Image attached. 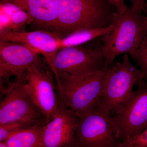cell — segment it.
Wrapping results in <instances>:
<instances>
[{
  "label": "cell",
  "mask_w": 147,
  "mask_h": 147,
  "mask_svg": "<svg viewBox=\"0 0 147 147\" xmlns=\"http://www.w3.org/2000/svg\"><path fill=\"white\" fill-rule=\"evenodd\" d=\"M132 5L137 7L141 11H146L145 5V0H130Z\"/></svg>",
  "instance_id": "cell-21"
},
{
  "label": "cell",
  "mask_w": 147,
  "mask_h": 147,
  "mask_svg": "<svg viewBox=\"0 0 147 147\" xmlns=\"http://www.w3.org/2000/svg\"><path fill=\"white\" fill-rule=\"evenodd\" d=\"M137 85L122 110L112 117L120 143L147 128V81Z\"/></svg>",
  "instance_id": "cell-7"
},
{
  "label": "cell",
  "mask_w": 147,
  "mask_h": 147,
  "mask_svg": "<svg viewBox=\"0 0 147 147\" xmlns=\"http://www.w3.org/2000/svg\"><path fill=\"white\" fill-rule=\"evenodd\" d=\"M36 125L37 124H34L29 123L15 122L0 125V142L5 141L11 134L18 130Z\"/></svg>",
  "instance_id": "cell-18"
},
{
  "label": "cell",
  "mask_w": 147,
  "mask_h": 147,
  "mask_svg": "<svg viewBox=\"0 0 147 147\" xmlns=\"http://www.w3.org/2000/svg\"><path fill=\"white\" fill-rule=\"evenodd\" d=\"M129 55L135 61L140 70L147 78V34L138 49Z\"/></svg>",
  "instance_id": "cell-17"
},
{
  "label": "cell",
  "mask_w": 147,
  "mask_h": 147,
  "mask_svg": "<svg viewBox=\"0 0 147 147\" xmlns=\"http://www.w3.org/2000/svg\"><path fill=\"white\" fill-rule=\"evenodd\" d=\"M54 64L59 78L63 75L79 76L102 70L105 68V60L102 46L90 48L80 45L59 50Z\"/></svg>",
  "instance_id": "cell-8"
},
{
  "label": "cell",
  "mask_w": 147,
  "mask_h": 147,
  "mask_svg": "<svg viewBox=\"0 0 147 147\" xmlns=\"http://www.w3.org/2000/svg\"><path fill=\"white\" fill-rule=\"evenodd\" d=\"M112 116L100 100L80 119L76 133V147H120Z\"/></svg>",
  "instance_id": "cell-6"
},
{
  "label": "cell",
  "mask_w": 147,
  "mask_h": 147,
  "mask_svg": "<svg viewBox=\"0 0 147 147\" xmlns=\"http://www.w3.org/2000/svg\"><path fill=\"white\" fill-rule=\"evenodd\" d=\"M57 1V19L54 32L63 36L81 29L110 26L117 12L107 0Z\"/></svg>",
  "instance_id": "cell-2"
},
{
  "label": "cell",
  "mask_w": 147,
  "mask_h": 147,
  "mask_svg": "<svg viewBox=\"0 0 147 147\" xmlns=\"http://www.w3.org/2000/svg\"><path fill=\"white\" fill-rule=\"evenodd\" d=\"M26 72L13 82L7 81V86L1 88L5 96L0 105V125L15 122L46 123L26 89Z\"/></svg>",
  "instance_id": "cell-5"
},
{
  "label": "cell",
  "mask_w": 147,
  "mask_h": 147,
  "mask_svg": "<svg viewBox=\"0 0 147 147\" xmlns=\"http://www.w3.org/2000/svg\"><path fill=\"white\" fill-rule=\"evenodd\" d=\"M106 68L79 76H59L58 94L61 104L82 118L97 104Z\"/></svg>",
  "instance_id": "cell-4"
},
{
  "label": "cell",
  "mask_w": 147,
  "mask_h": 147,
  "mask_svg": "<svg viewBox=\"0 0 147 147\" xmlns=\"http://www.w3.org/2000/svg\"><path fill=\"white\" fill-rule=\"evenodd\" d=\"M0 147H9L5 141L0 142Z\"/></svg>",
  "instance_id": "cell-22"
},
{
  "label": "cell",
  "mask_w": 147,
  "mask_h": 147,
  "mask_svg": "<svg viewBox=\"0 0 147 147\" xmlns=\"http://www.w3.org/2000/svg\"><path fill=\"white\" fill-rule=\"evenodd\" d=\"M110 4L115 8L119 14H123L128 9V7L125 3V0H107Z\"/></svg>",
  "instance_id": "cell-20"
},
{
  "label": "cell",
  "mask_w": 147,
  "mask_h": 147,
  "mask_svg": "<svg viewBox=\"0 0 147 147\" xmlns=\"http://www.w3.org/2000/svg\"><path fill=\"white\" fill-rule=\"evenodd\" d=\"M34 22L24 9L9 0H0V31L24 30L27 24Z\"/></svg>",
  "instance_id": "cell-14"
},
{
  "label": "cell",
  "mask_w": 147,
  "mask_h": 147,
  "mask_svg": "<svg viewBox=\"0 0 147 147\" xmlns=\"http://www.w3.org/2000/svg\"><path fill=\"white\" fill-rule=\"evenodd\" d=\"M120 147H147V128L140 134L120 143Z\"/></svg>",
  "instance_id": "cell-19"
},
{
  "label": "cell",
  "mask_w": 147,
  "mask_h": 147,
  "mask_svg": "<svg viewBox=\"0 0 147 147\" xmlns=\"http://www.w3.org/2000/svg\"><path fill=\"white\" fill-rule=\"evenodd\" d=\"M147 80L144 74L131 63L125 54L121 62L106 68L99 97L102 107L111 116L115 115L125 105L134 85Z\"/></svg>",
  "instance_id": "cell-3"
},
{
  "label": "cell",
  "mask_w": 147,
  "mask_h": 147,
  "mask_svg": "<svg viewBox=\"0 0 147 147\" xmlns=\"http://www.w3.org/2000/svg\"><path fill=\"white\" fill-rule=\"evenodd\" d=\"M63 37L62 35L57 32L45 30L0 31V41L24 43L38 54H41L54 74L57 86L59 84V78L54 62Z\"/></svg>",
  "instance_id": "cell-11"
},
{
  "label": "cell",
  "mask_w": 147,
  "mask_h": 147,
  "mask_svg": "<svg viewBox=\"0 0 147 147\" xmlns=\"http://www.w3.org/2000/svg\"><path fill=\"white\" fill-rule=\"evenodd\" d=\"M50 69L45 59L33 49L21 42L0 41L1 80L8 81L12 76H20L28 69Z\"/></svg>",
  "instance_id": "cell-9"
},
{
  "label": "cell",
  "mask_w": 147,
  "mask_h": 147,
  "mask_svg": "<svg viewBox=\"0 0 147 147\" xmlns=\"http://www.w3.org/2000/svg\"><path fill=\"white\" fill-rule=\"evenodd\" d=\"M145 10H146V12L147 13V15L146 16V20H147V2L146 3H145Z\"/></svg>",
  "instance_id": "cell-23"
},
{
  "label": "cell",
  "mask_w": 147,
  "mask_h": 147,
  "mask_svg": "<svg viewBox=\"0 0 147 147\" xmlns=\"http://www.w3.org/2000/svg\"><path fill=\"white\" fill-rule=\"evenodd\" d=\"M45 124H38L18 130L4 141L9 147H46L41 134L42 126Z\"/></svg>",
  "instance_id": "cell-15"
},
{
  "label": "cell",
  "mask_w": 147,
  "mask_h": 147,
  "mask_svg": "<svg viewBox=\"0 0 147 147\" xmlns=\"http://www.w3.org/2000/svg\"><path fill=\"white\" fill-rule=\"evenodd\" d=\"M54 74L50 69L30 68L26 72V87L47 123L57 112L60 102L55 90Z\"/></svg>",
  "instance_id": "cell-10"
},
{
  "label": "cell",
  "mask_w": 147,
  "mask_h": 147,
  "mask_svg": "<svg viewBox=\"0 0 147 147\" xmlns=\"http://www.w3.org/2000/svg\"><path fill=\"white\" fill-rule=\"evenodd\" d=\"M28 13L34 22L55 30L57 19V0H9Z\"/></svg>",
  "instance_id": "cell-13"
},
{
  "label": "cell",
  "mask_w": 147,
  "mask_h": 147,
  "mask_svg": "<svg viewBox=\"0 0 147 147\" xmlns=\"http://www.w3.org/2000/svg\"><path fill=\"white\" fill-rule=\"evenodd\" d=\"M112 24L105 28H85L74 32L61 38L59 49L64 47L82 45L99 37L102 36L112 30Z\"/></svg>",
  "instance_id": "cell-16"
},
{
  "label": "cell",
  "mask_w": 147,
  "mask_h": 147,
  "mask_svg": "<svg viewBox=\"0 0 147 147\" xmlns=\"http://www.w3.org/2000/svg\"><path fill=\"white\" fill-rule=\"evenodd\" d=\"M142 12L131 5L123 14L117 12L114 14L112 30L102 36L105 68L112 65L118 56L129 55L140 46L147 34L146 16Z\"/></svg>",
  "instance_id": "cell-1"
},
{
  "label": "cell",
  "mask_w": 147,
  "mask_h": 147,
  "mask_svg": "<svg viewBox=\"0 0 147 147\" xmlns=\"http://www.w3.org/2000/svg\"><path fill=\"white\" fill-rule=\"evenodd\" d=\"M80 119L69 108L61 104L56 115L42 127L46 147H76V133Z\"/></svg>",
  "instance_id": "cell-12"
}]
</instances>
